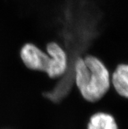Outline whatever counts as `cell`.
<instances>
[{"label": "cell", "mask_w": 128, "mask_h": 129, "mask_svg": "<svg viewBox=\"0 0 128 129\" xmlns=\"http://www.w3.org/2000/svg\"><path fill=\"white\" fill-rule=\"evenodd\" d=\"M72 69L75 86L88 102H98L110 90V73L98 58L91 54L79 56L73 62Z\"/></svg>", "instance_id": "cell-1"}, {"label": "cell", "mask_w": 128, "mask_h": 129, "mask_svg": "<svg viewBox=\"0 0 128 129\" xmlns=\"http://www.w3.org/2000/svg\"><path fill=\"white\" fill-rule=\"evenodd\" d=\"M45 51L50 56L46 74L50 78L60 79L65 75L69 68V58L65 50L55 41L48 43Z\"/></svg>", "instance_id": "cell-2"}, {"label": "cell", "mask_w": 128, "mask_h": 129, "mask_svg": "<svg viewBox=\"0 0 128 129\" xmlns=\"http://www.w3.org/2000/svg\"><path fill=\"white\" fill-rule=\"evenodd\" d=\"M20 58L26 68L46 73L50 56L46 51L31 43H26L20 50Z\"/></svg>", "instance_id": "cell-3"}, {"label": "cell", "mask_w": 128, "mask_h": 129, "mask_svg": "<svg viewBox=\"0 0 128 129\" xmlns=\"http://www.w3.org/2000/svg\"><path fill=\"white\" fill-rule=\"evenodd\" d=\"M111 87L122 98L128 100V64H120L110 74Z\"/></svg>", "instance_id": "cell-4"}, {"label": "cell", "mask_w": 128, "mask_h": 129, "mask_svg": "<svg viewBox=\"0 0 128 129\" xmlns=\"http://www.w3.org/2000/svg\"><path fill=\"white\" fill-rule=\"evenodd\" d=\"M87 129H119L115 117L109 113L99 111L90 117Z\"/></svg>", "instance_id": "cell-5"}]
</instances>
